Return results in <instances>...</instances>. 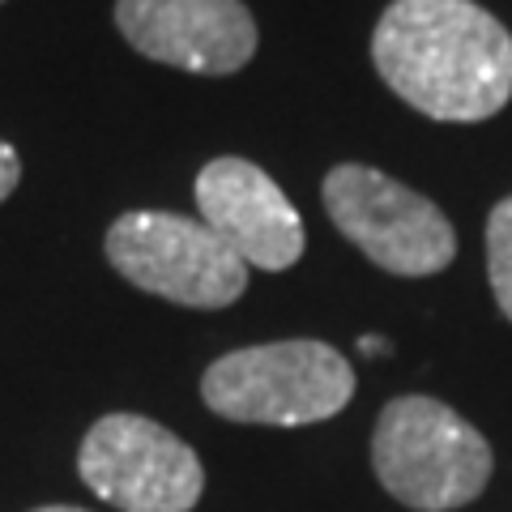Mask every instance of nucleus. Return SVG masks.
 Here are the masks:
<instances>
[{"label":"nucleus","instance_id":"obj_11","mask_svg":"<svg viewBox=\"0 0 512 512\" xmlns=\"http://www.w3.org/2000/svg\"><path fill=\"white\" fill-rule=\"evenodd\" d=\"M359 350H363V355H384V350H389V342H380V338H372V333H367V338H359Z\"/></svg>","mask_w":512,"mask_h":512},{"label":"nucleus","instance_id":"obj_13","mask_svg":"<svg viewBox=\"0 0 512 512\" xmlns=\"http://www.w3.org/2000/svg\"><path fill=\"white\" fill-rule=\"evenodd\" d=\"M0 5H5V0H0Z\"/></svg>","mask_w":512,"mask_h":512},{"label":"nucleus","instance_id":"obj_5","mask_svg":"<svg viewBox=\"0 0 512 512\" xmlns=\"http://www.w3.org/2000/svg\"><path fill=\"white\" fill-rule=\"evenodd\" d=\"M103 248L124 282L184 308H227L248 286V265L201 218L171 210L120 214Z\"/></svg>","mask_w":512,"mask_h":512},{"label":"nucleus","instance_id":"obj_4","mask_svg":"<svg viewBox=\"0 0 512 512\" xmlns=\"http://www.w3.org/2000/svg\"><path fill=\"white\" fill-rule=\"evenodd\" d=\"M325 214L367 261L397 278H427L453 265L457 235L436 201L363 163H338L325 175Z\"/></svg>","mask_w":512,"mask_h":512},{"label":"nucleus","instance_id":"obj_2","mask_svg":"<svg viewBox=\"0 0 512 512\" xmlns=\"http://www.w3.org/2000/svg\"><path fill=\"white\" fill-rule=\"evenodd\" d=\"M372 470L393 500L419 512L474 504L491 483V444L453 406L410 393L380 410Z\"/></svg>","mask_w":512,"mask_h":512},{"label":"nucleus","instance_id":"obj_12","mask_svg":"<svg viewBox=\"0 0 512 512\" xmlns=\"http://www.w3.org/2000/svg\"><path fill=\"white\" fill-rule=\"evenodd\" d=\"M30 512H90V508H73V504H47V508H30Z\"/></svg>","mask_w":512,"mask_h":512},{"label":"nucleus","instance_id":"obj_3","mask_svg":"<svg viewBox=\"0 0 512 512\" xmlns=\"http://www.w3.org/2000/svg\"><path fill=\"white\" fill-rule=\"evenodd\" d=\"M350 397V363L316 338L231 350L201 376V402L231 423L308 427L342 414Z\"/></svg>","mask_w":512,"mask_h":512},{"label":"nucleus","instance_id":"obj_1","mask_svg":"<svg viewBox=\"0 0 512 512\" xmlns=\"http://www.w3.org/2000/svg\"><path fill=\"white\" fill-rule=\"evenodd\" d=\"M372 60L397 99L444 124H474L512 99V35L474 0H393Z\"/></svg>","mask_w":512,"mask_h":512},{"label":"nucleus","instance_id":"obj_8","mask_svg":"<svg viewBox=\"0 0 512 512\" xmlns=\"http://www.w3.org/2000/svg\"><path fill=\"white\" fill-rule=\"evenodd\" d=\"M201 222L227 244L244 265L282 274L303 256V218L286 192L248 158H214L197 175Z\"/></svg>","mask_w":512,"mask_h":512},{"label":"nucleus","instance_id":"obj_6","mask_svg":"<svg viewBox=\"0 0 512 512\" xmlns=\"http://www.w3.org/2000/svg\"><path fill=\"white\" fill-rule=\"evenodd\" d=\"M77 474L120 512H192L205 491L201 457L146 414H103L77 448Z\"/></svg>","mask_w":512,"mask_h":512},{"label":"nucleus","instance_id":"obj_7","mask_svg":"<svg viewBox=\"0 0 512 512\" xmlns=\"http://www.w3.org/2000/svg\"><path fill=\"white\" fill-rule=\"evenodd\" d=\"M116 30L146 60L227 77L256 56V22L244 0H116Z\"/></svg>","mask_w":512,"mask_h":512},{"label":"nucleus","instance_id":"obj_10","mask_svg":"<svg viewBox=\"0 0 512 512\" xmlns=\"http://www.w3.org/2000/svg\"><path fill=\"white\" fill-rule=\"evenodd\" d=\"M18 180H22V158H18V150H13L9 141H0V201L18 188Z\"/></svg>","mask_w":512,"mask_h":512},{"label":"nucleus","instance_id":"obj_9","mask_svg":"<svg viewBox=\"0 0 512 512\" xmlns=\"http://www.w3.org/2000/svg\"><path fill=\"white\" fill-rule=\"evenodd\" d=\"M487 274L495 303L512 320V197H504L487 218Z\"/></svg>","mask_w":512,"mask_h":512}]
</instances>
